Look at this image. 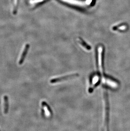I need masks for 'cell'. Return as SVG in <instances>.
<instances>
[{
    "instance_id": "obj_1",
    "label": "cell",
    "mask_w": 130,
    "mask_h": 131,
    "mask_svg": "<svg viewBox=\"0 0 130 131\" xmlns=\"http://www.w3.org/2000/svg\"><path fill=\"white\" fill-rule=\"evenodd\" d=\"M62 2H65L66 4H69L71 5L75 6L77 7H83L86 6H89L91 4L92 0H61Z\"/></svg>"
},
{
    "instance_id": "obj_2",
    "label": "cell",
    "mask_w": 130,
    "mask_h": 131,
    "mask_svg": "<svg viewBox=\"0 0 130 131\" xmlns=\"http://www.w3.org/2000/svg\"><path fill=\"white\" fill-rule=\"evenodd\" d=\"M103 48L100 46L98 49V68L99 72L102 76L103 75Z\"/></svg>"
},
{
    "instance_id": "obj_3",
    "label": "cell",
    "mask_w": 130,
    "mask_h": 131,
    "mask_svg": "<svg viewBox=\"0 0 130 131\" xmlns=\"http://www.w3.org/2000/svg\"><path fill=\"white\" fill-rule=\"evenodd\" d=\"M99 76L98 75H93L91 78L90 86L89 89V92L91 93L93 91L95 87L98 85L99 83Z\"/></svg>"
},
{
    "instance_id": "obj_4",
    "label": "cell",
    "mask_w": 130,
    "mask_h": 131,
    "mask_svg": "<svg viewBox=\"0 0 130 131\" xmlns=\"http://www.w3.org/2000/svg\"><path fill=\"white\" fill-rule=\"evenodd\" d=\"M79 76L77 73H75L73 74L69 75H66L65 76L60 77L59 78H55L53 79L50 80V82L51 83L53 84L55 83H57L58 82H60L63 81L64 80L68 79H71L72 78H74L75 77H77Z\"/></svg>"
},
{
    "instance_id": "obj_5",
    "label": "cell",
    "mask_w": 130,
    "mask_h": 131,
    "mask_svg": "<svg viewBox=\"0 0 130 131\" xmlns=\"http://www.w3.org/2000/svg\"><path fill=\"white\" fill-rule=\"evenodd\" d=\"M29 48V45L28 44H26L23 46L22 50L21 53L20 55V57L19 59L18 63L20 65H21L23 63L24 60L25 58V56L27 54V52L28 51Z\"/></svg>"
},
{
    "instance_id": "obj_6",
    "label": "cell",
    "mask_w": 130,
    "mask_h": 131,
    "mask_svg": "<svg viewBox=\"0 0 130 131\" xmlns=\"http://www.w3.org/2000/svg\"><path fill=\"white\" fill-rule=\"evenodd\" d=\"M41 105H42L44 111L45 112V116L47 118L50 117L51 115V112L49 106L44 101L42 102Z\"/></svg>"
},
{
    "instance_id": "obj_7",
    "label": "cell",
    "mask_w": 130,
    "mask_h": 131,
    "mask_svg": "<svg viewBox=\"0 0 130 131\" xmlns=\"http://www.w3.org/2000/svg\"><path fill=\"white\" fill-rule=\"evenodd\" d=\"M103 82L104 83L107 84V85L112 87L115 88L118 86L117 83L109 78L103 77Z\"/></svg>"
},
{
    "instance_id": "obj_8",
    "label": "cell",
    "mask_w": 130,
    "mask_h": 131,
    "mask_svg": "<svg viewBox=\"0 0 130 131\" xmlns=\"http://www.w3.org/2000/svg\"><path fill=\"white\" fill-rule=\"evenodd\" d=\"M78 41L79 43V44L82 46H83L87 50H90L91 49V47L87 44V43H86L83 39L79 38L78 39Z\"/></svg>"
},
{
    "instance_id": "obj_9",
    "label": "cell",
    "mask_w": 130,
    "mask_h": 131,
    "mask_svg": "<svg viewBox=\"0 0 130 131\" xmlns=\"http://www.w3.org/2000/svg\"><path fill=\"white\" fill-rule=\"evenodd\" d=\"M3 108L4 113H6L7 110L8 109V100L7 97L5 96L4 98V102H3Z\"/></svg>"
},
{
    "instance_id": "obj_10",
    "label": "cell",
    "mask_w": 130,
    "mask_h": 131,
    "mask_svg": "<svg viewBox=\"0 0 130 131\" xmlns=\"http://www.w3.org/2000/svg\"><path fill=\"white\" fill-rule=\"evenodd\" d=\"M18 0H13V13H16V10L17 7V5H18Z\"/></svg>"
},
{
    "instance_id": "obj_11",
    "label": "cell",
    "mask_w": 130,
    "mask_h": 131,
    "mask_svg": "<svg viewBox=\"0 0 130 131\" xmlns=\"http://www.w3.org/2000/svg\"><path fill=\"white\" fill-rule=\"evenodd\" d=\"M46 0H30V4H38L39 3H41L42 2L45 1Z\"/></svg>"
},
{
    "instance_id": "obj_12",
    "label": "cell",
    "mask_w": 130,
    "mask_h": 131,
    "mask_svg": "<svg viewBox=\"0 0 130 131\" xmlns=\"http://www.w3.org/2000/svg\"><path fill=\"white\" fill-rule=\"evenodd\" d=\"M125 25V24L122 23V24L117 25V26H114L112 28V29H113V30H114V31L118 30L119 28H120L121 27L123 26H124Z\"/></svg>"
}]
</instances>
